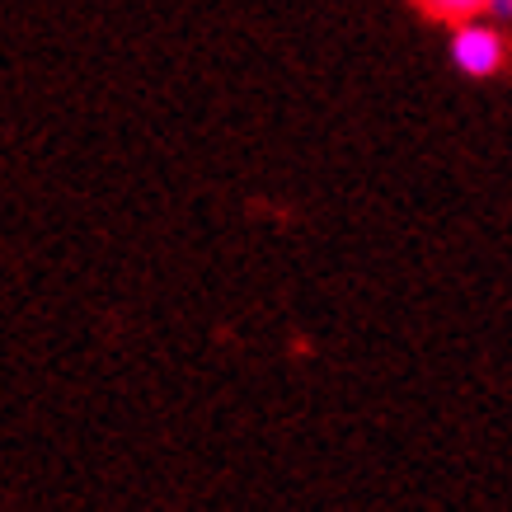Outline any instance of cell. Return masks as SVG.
<instances>
[{
  "instance_id": "obj_3",
  "label": "cell",
  "mask_w": 512,
  "mask_h": 512,
  "mask_svg": "<svg viewBox=\"0 0 512 512\" xmlns=\"http://www.w3.org/2000/svg\"><path fill=\"white\" fill-rule=\"evenodd\" d=\"M484 15L494 24H512V0H484Z\"/></svg>"
},
{
  "instance_id": "obj_1",
  "label": "cell",
  "mask_w": 512,
  "mask_h": 512,
  "mask_svg": "<svg viewBox=\"0 0 512 512\" xmlns=\"http://www.w3.org/2000/svg\"><path fill=\"white\" fill-rule=\"evenodd\" d=\"M451 66L470 80H489L508 66V38H503V24H494L489 15H475V19H461L451 24Z\"/></svg>"
},
{
  "instance_id": "obj_2",
  "label": "cell",
  "mask_w": 512,
  "mask_h": 512,
  "mask_svg": "<svg viewBox=\"0 0 512 512\" xmlns=\"http://www.w3.org/2000/svg\"><path fill=\"white\" fill-rule=\"evenodd\" d=\"M419 10L442 24H461V19L484 15V0H419Z\"/></svg>"
}]
</instances>
